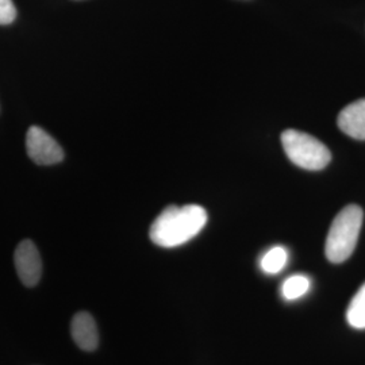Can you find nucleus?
Here are the masks:
<instances>
[{"label": "nucleus", "instance_id": "7", "mask_svg": "<svg viewBox=\"0 0 365 365\" xmlns=\"http://www.w3.org/2000/svg\"><path fill=\"white\" fill-rule=\"evenodd\" d=\"M339 128L354 140H365V99L346 106L339 115Z\"/></svg>", "mask_w": 365, "mask_h": 365}, {"label": "nucleus", "instance_id": "2", "mask_svg": "<svg viewBox=\"0 0 365 365\" xmlns=\"http://www.w3.org/2000/svg\"><path fill=\"white\" fill-rule=\"evenodd\" d=\"M363 210L356 205H349L339 211L327 235L325 245L327 260L341 264L352 256L363 226Z\"/></svg>", "mask_w": 365, "mask_h": 365}, {"label": "nucleus", "instance_id": "5", "mask_svg": "<svg viewBox=\"0 0 365 365\" xmlns=\"http://www.w3.org/2000/svg\"><path fill=\"white\" fill-rule=\"evenodd\" d=\"M14 262L16 274L26 287H34L38 284L42 274V261L38 249L33 241L25 240L16 247Z\"/></svg>", "mask_w": 365, "mask_h": 365}, {"label": "nucleus", "instance_id": "9", "mask_svg": "<svg viewBox=\"0 0 365 365\" xmlns=\"http://www.w3.org/2000/svg\"><path fill=\"white\" fill-rule=\"evenodd\" d=\"M312 287V280L304 274H292L282 284V297L286 300L303 298Z\"/></svg>", "mask_w": 365, "mask_h": 365}, {"label": "nucleus", "instance_id": "1", "mask_svg": "<svg viewBox=\"0 0 365 365\" xmlns=\"http://www.w3.org/2000/svg\"><path fill=\"white\" fill-rule=\"evenodd\" d=\"M207 223V212L202 206H170L150 226V240L161 248H176L191 241Z\"/></svg>", "mask_w": 365, "mask_h": 365}, {"label": "nucleus", "instance_id": "8", "mask_svg": "<svg viewBox=\"0 0 365 365\" xmlns=\"http://www.w3.org/2000/svg\"><path fill=\"white\" fill-rule=\"evenodd\" d=\"M288 264V250L284 247H274L261 257L260 268L264 274H280Z\"/></svg>", "mask_w": 365, "mask_h": 365}, {"label": "nucleus", "instance_id": "11", "mask_svg": "<svg viewBox=\"0 0 365 365\" xmlns=\"http://www.w3.org/2000/svg\"><path fill=\"white\" fill-rule=\"evenodd\" d=\"M16 18L13 0H0V25H10Z\"/></svg>", "mask_w": 365, "mask_h": 365}, {"label": "nucleus", "instance_id": "10", "mask_svg": "<svg viewBox=\"0 0 365 365\" xmlns=\"http://www.w3.org/2000/svg\"><path fill=\"white\" fill-rule=\"evenodd\" d=\"M346 321L357 330L365 329V283L353 297L352 302L346 310Z\"/></svg>", "mask_w": 365, "mask_h": 365}, {"label": "nucleus", "instance_id": "3", "mask_svg": "<svg viewBox=\"0 0 365 365\" xmlns=\"http://www.w3.org/2000/svg\"><path fill=\"white\" fill-rule=\"evenodd\" d=\"M282 144L288 158L303 170H324L331 160L327 145L303 131H284L282 134Z\"/></svg>", "mask_w": 365, "mask_h": 365}, {"label": "nucleus", "instance_id": "4", "mask_svg": "<svg viewBox=\"0 0 365 365\" xmlns=\"http://www.w3.org/2000/svg\"><path fill=\"white\" fill-rule=\"evenodd\" d=\"M29 157L38 165H53L64 160V150L60 144L38 126H31L26 134Z\"/></svg>", "mask_w": 365, "mask_h": 365}, {"label": "nucleus", "instance_id": "6", "mask_svg": "<svg viewBox=\"0 0 365 365\" xmlns=\"http://www.w3.org/2000/svg\"><path fill=\"white\" fill-rule=\"evenodd\" d=\"M72 339L80 349L92 352L99 345V331L91 314L80 312L76 314L71 324Z\"/></svg>", "mask_w": 365, "mask_h": 365}]
</instances>
